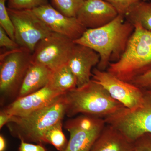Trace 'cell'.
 <instances>
[{
    "mask_svg": "<svg viewBox=\"0 0 151 151\" xmlns=\"http://www.w3.org/2000/svg\"><path fill=\"white\" fill-rule=\"evenodd\" d=\"M134 30V26L124 16L119 14L102 27L86 29L73 42L97 52L100 57L97 68L106 70L111 63L117 62L122 57Z\"/></svg>",
    "mask_w": 151,
    "mask_h": 151,
    "instance_id": "6da1fadb",
    "label": "cell"
},
{
    "mask_svg": "<svg viewBox=\"0 0 151 151\" xmlns=\"http://www.w3.org/2000/svg\"><path fill=\"white\" fill-rule=\"evenodd\" d=\"M125 52L117 62L109 65L107 71L122 81L132 83L151 70V31L134 25Z\"/></svg>",
    "mask_w": 151,
    "mask_h": 151,
    "instance_id": "7a4b0ae2",
    "label": "cell"
},
{
    "mask_svg": "<svg viewBox=\"0 0 151 151\" xmlns=\"http://www.w3.org/2000/svg\"><path fill=\"white\" fill-rule=\"evenodd\" d=\"M66 114H78L105 119L124 108L102 85L91 79L89 83L65 94Z\"/></svg>",
    "mask_w": 151,
    "mask_h": 151,
    "instance_id": "3957f363",
    "label": "cell"
},
{
    "mask_svg": "<svg viewBox=\"0 0 151 151\" xmlns=\"http://www.w3.org/2000/svg\"><path fill=\"white\" fill-rule=\"evenodd\" d=\"M65 94L28 116L12 117L7 124L12 135L27 142H43L47 131L66 114Z\"/></svg>",
    "mask_w": 151,
    "mask_h": 151,
    "instance_id": "277c9868",
    "label": "cell"
},
{
    "mask_svg": "<svg viewBox=\"0 0 151 151\" xmlns=\"http://www.w3.org/2000/svg\"><path fill=\"white\" fill-rule=\"evenodd\" d=\"M32 52L20 47L7 50L0 57V91L5 97L18 95L29 68L32 63Z\"/></svg>",
    "mask_w": 151,
    "mask_h": 151,
    "instance_id": "5b68a950",
    "label": "cell"
},
{
    "mask_svg": "<svg viewBox=\"0 0 151 151\" xmlns=\"http://www.w3.org/2000/svg\"><path fill=\"white\" fill-rule=\"evenodd\" d=\"M143 91V103L139 107L134 110L124 107L104 119L106 124L116 127L134 142L142 135L151 134V90Z\"/></svg>",
    "mask_w": 151,
    "mask_h": 151,
    "instance_id": "8992f818",
    "label": "cell"
},
{
    "mask_svg": "<svg viewBox=\"0 0 151 151\" xmlns=\"http://www.w3.org/2000/svg\"><path fill=\"white\" fill-rule=\"evenodd\" d=\"M7 9L14 25L15 41L33 53L38 42L52 32L32 10Z\"/></svg>",
    "mask_w": 151,
    "mask_h": 151,
    "instance_id": "52a82bcc",
    "label": "cell"
},
{
    "mask_svg": "<svg viewBox=\"0 0 151 151\" xmlns=\"http://www.w3.org/2000/svg\"><path fill=\"white\" fill-rule=\"evenodd\" d=\"M75 43L72 40L51 32L36 45L32 53V61L53 70L67 64Z\"/></svg>",
    "mask_w": 151,
    "mask_h": 151,
    "instance_id": "ba28073f",
    "label": "cell"
},
{
    "mask_svg": "<svg viewBox=\"0 0 151 151\" xmlns=\"http://www.w3.org/2000/svg\"><path fill=\"white\" fill-rule=\"evenodd\" d=\"M106 123L105 119L82 115L68 121L70 139L63 151H89Z\"/></svg>",
    "mask_w": 151,
    "mask_h": 151,
    "instance_id": "9c48e42d",
    "label": "cell"
},
{
    "mask_svg": "<svg viewBox=\"0 0 151 151\" xmlns=\"http://www.w3.org/2000/svg\"><path fill=\"white\" fill-rule=\"evenodd\" d=\"M92 74V80L102 85L112 98L125 108L134 110L142 105L144 93L140 88L97 68H93Z\"/></svg>",
    "mask_w": 151,
    "mask_h": 151,
    "instance_id": "30bf717a",
    "label": "cell"
},
{
    "mask_svg": "<svg viewBox=\"0 0 151 151\" xmlns=\"http://www.w3.org/2000/svg\"><path fill=\"white\" fill-rule=\"evenodd\" d=\"M32 10L52 32L62 35L73 41L79 38L87 29L76 17L65 16L50 4Z\"/></svg>",
    "mask_w": 151,
    "mask_h": 151,
    "instance_id": "8fae6325",
    "label": "cell"
},
{
    "mask_svg": "<svg viewBox=\"0 0 151 151\" xmlns=\"http://www.w3.org/2000/svg\"><path fill=\"white\" fill-rule=\"evenodd\" d=\"M65 94L55 91L47 85L36 92L17 98L3 111L12 117H25L45 107Z\"/></svg>",
    "mask_w": 151,
    "mask_h": 151,
    "instance_id": "7c38bea8",
    "label": "cell"
},
{
    "mask_svg": "<svg viewBox=\"0 0 151 151\" xmlns=\"http://www.w3.org/2000/svg\"><path fill=\"white\" fill-rule=\"evenodd\" d=\"M118 15L116 9L104 0H86L76 18L86 29H93L108 24Z\"/></svg>",
    "mask_w": 151,
    "mask_h": 151,
    "instance_id": "4fadbf2b",
    "label": "cell"
},
{
    "mask_svg": "<svg viewBox=\"0 0 151 151\" xmlns=\"http://www.w3.org/2000/svg\"><path fill=\"white\" fill-rule=\"evenodd\" d=\"M99 54L88 47L75 44L67 64L76 77L77 87L92 79L93 68L100 61Z\"/></svg>",
    "mask_w": 151,
    "mask_h": 151,
    "instance_id": "5bb4252c",
    "label": "cell"
},
{
    "mask_svg": "<svg viewBox=\"0 0 151 151\" xmlns=\"http://www.w3.org/2000/svg\"><path fill=\"white\" fill-rule=\"evenodd\" d=\"M89 151H135V143L116 127L106 124Z\"/></svg>",
    "mask_w": 151,
    "mask_h": 151,
    "instance_id": "9a60e30c",
    "label": "cell"
},
{
    "mask_svg": "<svg viewBox=\"0 0 151 151\" xmlns=\"http://www.w3.org/2000/svg\"><path fill=\"white\" fill-rule=\"evenodd\" d=\"M52 70L41 64L32 63L20 88L17 98L36 92L48 84Z\"/></svg>",
    "mask_w": 151,
    "mask_h": 151,
    "instance_id": "2e32d148",
    "label": "cell"
},
{
    "mask_svg": "<svg viewBox=\"0 0 151 151\" xmlns=\"http://www.w3.org/2000/svg\"><path fill=\"white\" fill-rule=\"evenodd\" d=\"M47 85L55 91L66 93L77 88V81L67 63L52 70Z\"/></svg>",
    "mask_w": 151,
    "mask_h": 151,
    "instance_id": "e0dca14e",
    "label": "cell"
},
{
    "mask_svg": "<svg viewBox=\"0 0 151 151\" xmlns=\"http://www.w3.org/2000/svg\"><path fill=\"white\" fill-rule=\"evenodd\" d=\"M125 19L133 25L136 24L151 31V2L143 0L134 5L125 16Z\"/></svg>",
    "mask_w": 151,
    "mask_h": 151,
    "instance_id": "ac0fdd59",
    "label": "cell"
},
{
    "mask_svg": "<svg viewBox=\"0 0 151 151\" xmlns=\"http://www.w3.org/2000/svg\"><path fill=\"white\" fill-rule=\"evenodd\" d=\"M43 142L50 143L59 151L65 150L68 143L62 130V121L52 126L45 134Z\"/></svg>",
    "mask_w": 151,
    "mask_h": 151,
    "instance_id": "d6986e66",
    "label": "cell"
},
{
    "mask_svg": "<svg viewBox=\"0 0 151 151\" xmlns=\"http://www.w3.org/2000/svg\"><path fill=\"white\" fill-rule=\"evenodd\" d=\"M86 0H52L54 7L63 14L76 17L79 9Z\"/></svg>",
    "mask_w": 151,
    "mask_h": 151,
    "instance_id": "ffe728a7",
    "label": "cell"
},
{
    "mask_svg": "<svg viewBox=\"0 0 151 151\" xmlns=\"http://www.w3.org/2000/svg\"><path fill=\"white\" fill-rule=\"evenodd\" d=\"M9 9L15 10H33L48 4L47 0H7Z\"/></svg>",
    "mask_w": 151,
    "mask_h": 151,
    "instance_id": "44dd1931",
    "label": "cell"
},
{
    "mask_svg": "<svg viewBox=\"0 0 151 151\" xmlns=\"http://www.w3.org/2000/svg\"><path fill=\"white\" fill-rule=\"evenodd\" d=\"M6 0H0V27L5 31L8 35L15 40L14 29L7 7H6Z\"/></svg>",
    "mask_w": 151,
    "mask_h": 151,
    "instance_id": "7402d4cb",
    "label": "cell"
},
{
    "mask_svg": "<svg viewBox=\"0 0 151 151\" xmlns=\"http://www.w3.org/2000/svg\"><path fill=\"white\" fill-rule=\"evenodd\" d=\"M116 9L119 15L124 16L131 7L142 0H104Z\"/></svg>",
    "mask_w": 151,
    "mask_h": 151,
    "instance_id": "603a6c76",
    "label": "cell"
},
{
    "mask_svg": "<svg viewBox=\"0 0 151 151\" xmlns=\"http://www.w3.org/2000/svg\"><path fill=\"white\" fill-rule=\"evenodd\" d=\"M0 46L7 50H14L20 47L15 41L11 38L2 28L0 27Z\"/></svg>",
    "mask_w": 151,
    "mask_h": 151,
    "instance_id": "cb8c5ba5",
    "label": "cell"
},
{
    "mask_svg": "<svg viewBox=\"0 0 151 151\" xmlns=\"http://www.w3.org/2000/svg\"><path fill=\"white\" fill-rule=\"evenodd\" d=\"M134 143L135 151H151V134L142 135Z\"/></svg>",
    "mask_w": 151,
    "mask_h": 151,
    "instance_id": "d4e9b609",
    "label": "cell"
},
{
    "mask_svg": "<svg viewBox=\"0 0 151 151\" xmlns=\"http://www.w3.org/2000/svg\"><path fill=\"white\" fill-rule=\"evenodd\" d=\"M131 83L142 90H151V70L136 78Z\"/></svg>",
    "mask_w": 151,
    "mask_h": 151,
    "instance_id": "484cf974",
    "label": "cell"
},
{
    "mask_svg": "<svg viewBox=\"0 0 151 151\" xmlns=\"http://www.w3.org/2000/svg\"><path fill=\"white\" fill-rule=\"evenodd\" d=\"M19 151H46L44 148L40 145H35L27 142L21 141Z\"/></svg>",
    "mask_w": 151,
    "mask_h": 151,
    "instance_id": "4316f807",
    "label": "cell"
},
{
    "mask_svg": "<svg viewBox=\"0 0 151 151\" xmlns=\"http://www.w3.org/2000/svg\"><path fill=\"white\" fill-rule=\"evenodd\" d=\"M12 116L2 110L0 113V128H2L9 122Z\"/></svg>",
    "mask_w": 151,
    "mask_h": 151,
    "instance_id": "83f0119b",
    "label": "cell"
},
{
    "mask_svg": "<svg viewBox=\"0 0 151 151\" xmlns=\"http://www.w3.org/2000/svg\"><path fill=\"white\" fill-rule=\"evenodd\" d=\"M6 141L5 139L1 135L0 136V151H5L6 149Z\"/></svg>",
    "mask_w": 151,
    "mask_h": 151,
    "instance_id": "f1b7e54d",
    "label": "cell"
},
{
    "mask_svg": "<svg viewBox=\"0 0 151 151\" xmlns=\"http://www.w3.org/2000/svg\"><path fill=\"white\" fill-rule=\"evenodd\" d=\"M148 1V0H145L144 1Z\"/></svg>",
    "mask_w": 151,
    "mask_h": 151,
    "instance_id": "f546056e",
    "label": "cell"
},
{
    "mask_svg": "<svg viewBox=\"0 0 151 151\" xmlns=\"http://www.w3.org/2000/svg\"><path fill=\"white\" fill-rule=\"evenodd\" d=\"M143 1H145V0H143Z\"/></svg>",
    "mask_w": 151,
    "mask_h": 151,
    "instance_id": "4dcf8cb0",
    "label": "cell"
}]
</instances>
